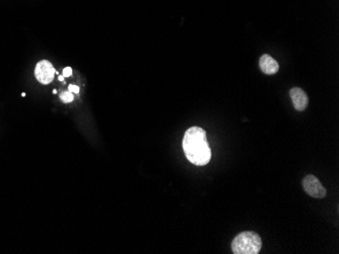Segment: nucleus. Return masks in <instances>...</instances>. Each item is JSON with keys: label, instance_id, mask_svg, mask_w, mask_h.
Returning a JSON list of instances; mask_svg holds the SVG:
<instances>
[{"label": "nucleus", "instance_id": "nucleus-1", "mask_svg": "<svg viewBox=\"0 0 339 254\" xmlns=\"http://www.w3.org/2000/svg\"><path fill=\"white\" fill-rule=\"evenodd\" d=\"M183 150L186 158L196 166H204L211 159V150L206 132L199 127L189 128L183 138Z\"/></svg>", "mask_w": 339, "mask_h": 254}, {"label": "nucleus", "instance_id": "nucleus-2", "mask_svg": "<svg viewBox=\"0 0 339 254\" xmlns=\"http://www.w3.org/2000/svg\"><path fill=\"white\" fill-rule=\"evenodd\" d=\"M262 248L260 236L253 231H245L237 235L232 242V251L235 254H258Z\"/></svg>", "mask_w": 339, "mask_h": 254}, {"label": "nucleus", "instance_id": "nucleus-3", "mask_svg": "<svg viewBox=\"0 0 339 254\" xmlns=\"http://www.w3.org/2000/svg\"><path fill=\"white\" fill-rule=\"evenodd\" d=\"M303 188L309 196L315 199H323L325 198L327 193L325 188L320 183V180L312 174L307 175L303 179Z\"/></svg>", "mask_w": 339, "mask_h": 254}, {"label": "nucleus", "instance_id": "nucleus-4", "mask_svg": "<svg viewBox=\"0 0 339 254\" xmlns=\"http://www.w3.org/2000/svg\"><path fill=\"white\" fill-rule=\"evenodd\" d=\"M56 70L51 62L47 60L40 61L35 68V77L42 84H49L53 81Z\"/></svg>", "mask_w": 339, "mask_h": 254}, {"label": "nucleus", "instance_id": "nucleus-5", "mask_svg": "<svg viewBox=\"0 0 339 254\" xmlns=\"http://www.w3.org/2000/svg\"><path fill=\"white\" fill-rule=\"evenodd\" d=\"M290 95L292 98V101L294 103V106L299 112H304L308 104H309V98L307 93L300 87H294L290 91Z\"/></svg>", "mask_w": 339, "mask_h": 254}, {"label": "nucleus", "instance_id": "nucleus-6", "mask_svg": "<svg viewBox=\"0 0 339 254\" xmlns=\"http://www.w3.org/2000/svg\"><path fill=\"white\" fill-rule=\"evenodd\" d=\"M259 66L261 71L267 75L276 74L280 70L279 62L268 54H264L261 56L259 60Z\"/></svg>", "mask_w": 339, "mask_h": 254}, {"label": "nucleus", "instance_id": "nucleus-7", "mask_svg": "<svg viewBox=\"0 0 339 254\" xmlns=\"http://www.w3.org/2000/svg\"><path fill=\"white\" fill-rule=\"evenodd\" d=\"M60 98H61V100L63 101V102H65V103H69V102H71V101H73V99H74V96H73V93L72 92H70V91H64V92H62L61 94H60Z\"/></svg>", "mask_w": 339, "mask_h": 254}, {"label": "nucleus", "instance_id": "nucleus-8", "mask_svg": "<svg viewBox=\"0 0 339 254\" xmlns=\"http://www.w3.org/2000/svg\"><path fill=\"white\" fill-rule=\"evenodd\" d=\"M68 91H70V92H72V93H75V94H77L78 92H79V87L78 86H76V85H69L68 86Z\"/></svg>", "mask_w": 339, "mask_h": 254}, {"label": "nucleus", "instance_id": "nucleus-9", "mask_svg": "<svg viewBox=\"0 0 339 254\" xmlns=\"http://www.w3.org/2000/svg\"><path fill=\"white\" fill-rule=\"evenodd\" d=\"M72 74V69L70 67H66L63 69V76L64 77H70Z\"/></svg>", "mask_w": 339, "mask_h": 254}, {"label": "nucleus", "instance_id": "nucleus-10", "mask_svg": "<svg viewBox=\"0 0 339 254\" xmlns=\"http://www.w3.org/2000/svg\"><path fill=\"white\" fill-rule=\"evenodd\" d=\"M58 79H59V81H64L65 77L63 75H60V76H58Z\"/></svg>", "mask_w": 339, "mask_h": 254}, {"label": "nucleus", "instance_id": "nucleus-11", "mask_svg": "<svg viewBox=\"0 0 339 254\" xmlns=\"http://www.w3.org/2000/svg\"><path fill=\"white\" fill-rule=\"evenodd\" d=\"M53 93H54V94H56V93H57V90H56V89H54V90H53Z\"/></svg>", "mask_w": 339, "mask_h": 254}]
</instances>
